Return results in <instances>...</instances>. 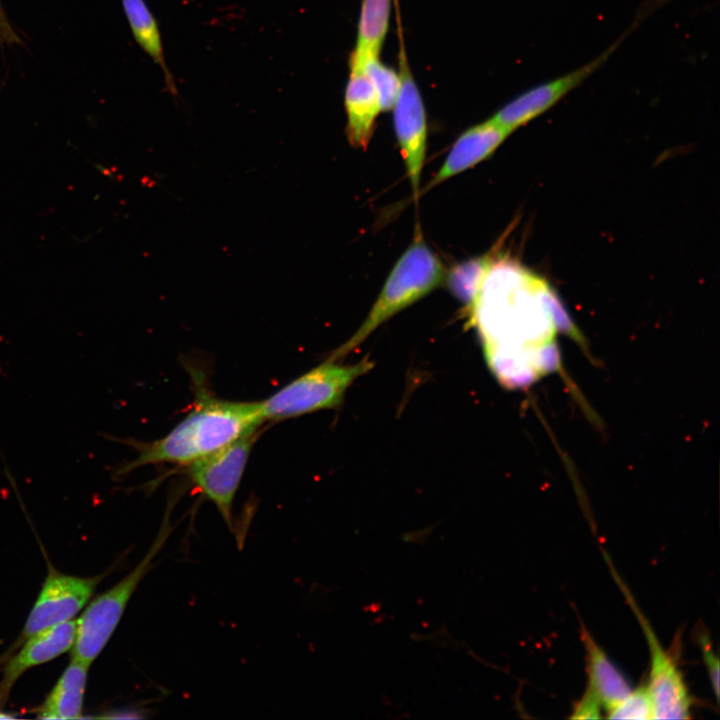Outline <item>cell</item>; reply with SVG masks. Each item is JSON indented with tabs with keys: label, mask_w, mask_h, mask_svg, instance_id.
Returning <instances> with one entry per match:
<instances>
[{
	"label": "cell",
	"mask_w": 720,
	"mask_h": 720,
	"mask_svg": "<svg viewBox=\"0 0 720 720\" xmlns=\"http://www.w3.org/2000/svg\"><path fill=\"white\" fill-rule=\"evenodd\" d=\"M510 135L491 118L465 130L425 190L442 183L488 158Z\"/></svg>",
	"instance_id": "7c38bea8"
},
{
	"label": "cell",
	"mask_w": 720,
	"mask_h": 720,
	"mask_svg": "<svg viewBox=\"0 0 720 720\" xmlns=\"http://www.w3.org/2000/svg\"><path fill=\"white\" fill-rule=\"evenodd\" d=\"M104 577L105 574L94 577L67 575L49 566L19 641L42 629L71 620L91 599Z\"/></svg>",
	"instance_id": "9c48e42d"
},
{
	"label": "cell",
	"mask_w": 720,
	"mask_h": 720,
	"mask_svg": "<svg viewBox=\"0 0 720 720\" xmlns=\"http://www.w3.org/2000/svg\"><path fill=\"white\" fill-rule=\"evenodd\" d=\"M486 254L454 265L446 272L445 281L449 290L470 310L481 283L496 258Z\"/></svg>",
	"instance_id": "ac0fdd59"
},
{
	"label": "cell",
	"mask_w": 720,
	"mask_h": 720,
	"mask_svg": "<svg viewBox=\"0 0 720 720\" xmlns=\"http://www.w3.org/2000/svg\"><path fill=\"white\" fill-rule=\"evenodd\" d=\"M0 29L2 30V33L7 37L10 38V36L14 37L13 32L10 30L9 25L6 22V19L2 13V10L0 8Z\"/></svg>",
	"instance_id": "603a6c76"
},
{
	"label": "cell",
	"mask_w": 720,
	"mask_h": 720,
	"mask_svg": "<svg viewBox=\"0 0 720 720\" xmlns=\"http://www.w3.org/2000/svg\"><path fill=\"white\" fill-rule=\"evenodd\" d=\"M581 636L587 665V686L595 693L601 706L609 711L631 692V686L585 628Z\"/></svg>",
	"instance_id": "5bb4252c"
},
{
	"label": "cell",
	"mask_w": 720,
	"mask_h": 720,
	"mask_svg": "<svg viewBox=\"0 0 720 720\" xmlns=\"http://www.w3.org/2000/svg\"><path fill=\"white\" fill-rule=\"evenodd\" d=\"M89 665L71 658L62 675L37 709L42 719L80 718Z\"/></svg>",
	"instance_id": "9a60e30c"
},
{
	"label": "cell",
	"mask_w": 720,
	"mask_h": 720,
	"mask_svg": "<svg viewBox=\"0 0 720 720\" xmlns=\"http://www.w3.org/2000/svg\"><path fill=\"white\" fill-rule=\"evenodd\" d=\"M76 619L42 629L26 638L21 649L5 665L0 681L2 706L17 680L29 669L49 662L70 650L76 635Z\"/></svg>",
	"instance_id": "8fae6325"
},
{
	"label": "cell",
	"mask_w": 720,
	"mask_h": 720,
	"mask_svg": "<svg viewBox=\"0 0 720 720\" xmlns=\"http://www.w3.org/2000/svg\"><path fill=\"white\" fill-rule=\"evenodd\" d=\"M487 344H551L556 325L570 321L548 283L522 265L496 256L472 304Z\"/></svg>",
	"instance_id": "6da1fadb"
},
{
	"label": "cell",
	"mask_w": 720,
	"mask_h": 720,
	"mask_svg": "<svg viewBox=\"0 0 720 720\" xmlns=\"http://www.w3.org/2000/svg\"><path fill=\"white\" fill-rule=\"evenodd\" d=\"M399 74L401 87L392 108L394 129L414 199L418 200L426 154L427 120L420 91L403 52Z\"/></svg>",
	"instance_id": "ba28073f"
},
{
	"label": "cell",
	"mask_w": 720,
	"mask_h": 720,
	"mask_svg": "<svg viewBox=\"0 0 720 720\" xmlns=\"http://www.w3.org/2000/svg\"><path fill=\"white\" fill-rule=\"evenodd\" d=\"M372 82L380 101L381 111L393 108L401 87L400 74L379 60V56L366 59L359 66Z\"/></svg>",
	"instance_id": "d6986e66"
},
{
	"label": "cell",
	"mask_w": 720,
	"mask_h": 720,
	"mask_svg": "<svg viewBox=\"0 0 720 720\" xmlns=\"http://www.w3.org/2000/svg\"><path fill=\"white\" fill-rule=\"evenodd\" d=\"M446 270L417 225L412 243L390 272L378 298L356 332L328 358L337 361L358 347L382 323L445 281Z\"/></svg>",
	"instance_id": "3957f363"
},
{
	"label": "cell",
	"mask_w": 720,
	"mask_h": 720,
	"mask_svg": "<svg viewBox=\"0 0 720 720\" xmlns=\"http://www.w3.org/2000/svg\"><path fill=\"white\" fill-rule=\"evenodd\" d=\"M623 591L639 619L649 646L650 671L647 688L653 705V719L689 718L692 701L680 670L672 657L663 649L628 590Z\"/></svg>",
	"instance_id": "30bf717a"
},
{
	"label": "cell",
	"mask_w": 720,
	"mask_h": 720,
	"mask_svg": "<svg viewBox=\"0 0 720 720\" xmlns=\"http://www.w3.org/2000/svg\"><path fill=\"white\" fill-rule=\"evenodd\" d=\"M390 9L391 0H363L350 66H359L366 59L379 56L388 31Z\"/></svg>",
	"instance_id": "e0dca14e"
},
{
	"label": "cell",
	"mask_w": 720,
	"mask_h": 720,
	"mask_svg": "<svg viewBox=\"0 0 720 720\" xmlns=\"http://www.w3.org/2000/svg\"><path fill=\"white\" fill-rule=\"evenodd\" d=\"M263 422L260 402L201 397L193 410L165 436L135 445L137 457L113 468V477L119 479L138 467L151 464L189 465L258 430Z\"/></svg>",
	"instance_id": "7a4b0ae2"
},
{
	"label": "cell",
	"mask_w": 720,
	"mask_h": 720,
	"mask_svg": "<svg viewBox=\"0 0 720 720\" xmlns=\"http://www.w3.org/2000/svg\"><path fill=\"white\" fill-rule=\"evenodd\" d=\"M258 430L248 433L188 465L194 485L217 508L229 528L233 527V503Z\"/></svg>",
	"instance_id": "8992f818"
},
{
	"label": "cell",
	"mask_w": 720,
	"mask_h": 720,
	"mask_svg": "<svg viewBox=\"0 0 720 720\" xmlns=\"http://www.w3.org/2000/svg\"><path fill=\"white\" fill-rule=\"evenodd\" d=\"M601 703L595 693L587 686L584 695L574 705L572 719H598L600 718Z\"/></svg>",
	"instance_id": "44dd1931"
},
{
	"label": "cell",
	"mask_w": 720,
	"mask_h": 720,
	"mask_svg": "<svg viewBox=\"0 0 720 720\" xmlns=\"http://www.w3.org/2000/svg\"><path fill=\"white\" fill-rule=\"evenodd\" d=\"M135 41L162 71L169 94L178 97L174 77L166 63L159 24L145 0H121Z\"/></svg>",
	"instance_id": "2e32d148"
},
{
	"label": "cell",
	"mask_w": 720,
	"mask_h": 720,
	"mask_svg": "<svg viewBox=\"0 0 720 720\" xmlns=\"http://www.w3.org/2000/svg\"><path fill=\"white\" fill-rule=\"evenodd\" d=\"M344 103L349 143L355 148L366 150L381 107L378 94L362 68L351 67Z\"/></svg>",
	"instance_id": "4fadbf2b"
},
{
	"label": "cell",
	"mask_w": 720,
	"mask_h": 720,
	"mask_svg": "<svg viewBox=\"0 0 720 720\" xmlns=\"http://www.w3.org/2000/svg\"><path fill=\"white\" fill-rule=\"evenodd\" d=\"M607 712V717L610 719H653V705L647 686L631 690L621 702Z\"/></svg>",
	"instance_id": "ffe728a7"
},
{
	"label": "cell",
	"mask_w": 720,
	"mask_h": 720,
	"mask_svg": "<svg viewBox=\"0 0 720 720\" xmlns=\"http://www.w3.org/2000/svg\"><path fill=\"white\" fill-rule=\"evenodd\" d=\"M169 518H165L149 550L133 570L113 587L96 596L76 619V635L72 658L87 665L99 656L114 633L125 608L163 548L170 533Z\"/></svg>",
	"instance_id": "277c9868"
},
{
	"label": "cell",
	"mask_w": 720,
	"mask_h": 720,
	"mask_svg": "<svg viewBox=\"0 0 720 720\" xmlns=\"http://www.w3.org/2000/svg\"><path fill=\"white\" fill-rule=\"evenodd\" d=\"M699 644L702 651V656L707 668L709 679L715 694V697H719V659L714 653L709 639L701 635L699 637Z\"/></svg>",
	"instance_id": "7402d4cb"
},
{
	"label": "cell",
	"mask_w": 720,
	"mask_h": 720,
	"mask_svg": "<svg viewBox=\"0 0 720 720\" xmlns=\"http://www.w3.org/2000/svg\"><path fill=\"white\" fill-rule=\"evenodd\" d=\"M633 28L634 25L588 63L521 93L500 108L491 119L511 134L517 128L545 113L597 71Z\"/></svg>",
	"instance_id": "52a82bcc"
},
{
	"label": "cell",
	"mask_w": 720,
	"mask_h": 720,
	"mask_svg": "<svg viewBox=\"0 0 720 720\" xmlns=\"http://www.w3.org/2000/svg\"><path fill=\"white\" fill-rule=\"evenodd\" d=\"M372 367L367 358L348 365L327 359L260 401L263 420H283L335 408L353 382Z\"/></svg>",
	"instance_id": "5b68a950"
}]
</instances>
